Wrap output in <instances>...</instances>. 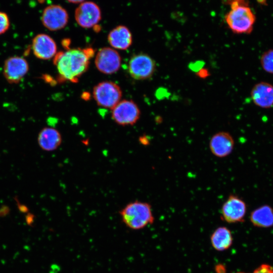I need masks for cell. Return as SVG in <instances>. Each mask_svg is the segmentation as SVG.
I'll return each instance as SVG.
<instances>
[{
	"label": "cell",
	"mask_w": 273,
	"mask_h": 273,
	"mask_svg": "<svg viewBox=\"0 0 273 273\" xmlns=\"http://www.w3.org/2000/svg\"><path fill=\"white\" fill-rule=\"evenodd\" d=\"M94 53L92 48L69 49L57 53L53 62L57 67L61 79L77 82L78 78L88 69L89 59Z\"/></svg>",
	"instance_id": "1"
},
{
	"label": "cell",
	"mask_w": 273,
	"mask_h": 273,
	"mask_svg": "<svg viewBox=\"0 0 273 273\" xmlns=\"http://www.w3.org/2000/svg\"><path fill=\"white\" fill-rule=\"evenodd\" d=\"M244 0H235L225 20L231 30L236 34H249L253 28L255 16Z\"/></svg>",
	"instance_id": "2"
},
{
	"label": "cell",
	"mask_w": 273,
	"mask_h": 273,
	"mask_svg": "<svg viewBox=\"0 0 273 273\" xmlns=\"http://www.w3.org/2000/svg\"><path fill=\"white\" fill-rule=\"evenodd\" d=\"M123 222L129 229L138 230L154 221L150 204L135 201L128 203L119 211Z\"/></svg>",
	"instance_id": "3"
},
{
	"label": "cell",
	"mask_w": 273,
	"mask_h": 273,
	"mask_svg": "<svg viewBox=\"0 0 273 273\" xmlns=\"http://www.w3.org/2000/svg\"><path fill=\"white\" fill-rule=\"evenodd\" d=\"M93 97L99 106L112 109L120 101L122 91L116 83L105 81L94 86Z\"/></svg>",
	"instance_id": "4"
},
{
	"label": "cell",
	"mask_w": 273,
	"mask_h": 273,
	"mask_svg": "<svg viewBox=\"0 0 273 273\" xmlns=\"http://www.w3.org/2000/svg\"><path fill=\"white\" fill-rule=\"evenodd\" d=\"M128 68L129 73L133 79L143 80L152 77L156 71V64L151 56L141 53L131 57Z\"/></svg>",
	"instance_id": "5"
},
{
	"label": "cell",
	"mask_w": 273,
	"mask_h": 273,
	"mask_svg": "<svg viewBox=\"0 0 273 273\" xmlns=\"http://www.w3.org/2000/svg\"><path fill=\"white\" fill-rule=\"evenodd\" d=\"M112 110V119L122 126L134 125L141 115L138 106L132 100L120 101Z\"/></svg>",
	"instance_id": "6"
},
{
	"label": "cell",
	"mask_w": 273,
	"mask_h": 273,
	"mask_svg": "<svg viewBox=\"0 0 273 273\" xmlns=\"http://www.w3.org/2000/svg\"><path fill=\"white\" fill-rule=\"evenodd\" d=\"M246 210L245 202L238 196L231 194L221 207L222 219L228 223L243 222Z\"/></svg>",
	"instance_id": "7"
},
{
	"label": "cell",
	"mask_w": 273,
	"mask_h": 273,
	"mask_svg": "<svg viewBox=\"0 0 273 273\" xmlns=\"http://www.w3.org/2000/svg\"><path fill=\"white\" fill-rule=\"evenodd\" d=\"M68 12L61 6L52 5L43 10L41 20L43 26L51 31H57L64 28L68 23Z\"/></svg>",
	"instance_id": "8"
},
{
	"label": "cell",
	"mask_w": 273,
	"mask_h": 273,
	"mask_svg": "<svg viewBox=\"0 0 273 273\" xmlns=\"http://www.w3.org/2000/svg\"><path fill=\"white\" fill-rule=\"evenodd\" d=\"M102 18L99 6L93 2H83L75 11V19L81 27L89 28L97 25Z\"/></svg>",
	"instance_id": "9"
},
{
	"label": "cell",
	"mask_w": 273,
	"mask_h": 273,
	"mask_svg": "<svg viewBox=\"0 0 273 273\" xmlns=\"http://www.w3.org/2000/svg\"><path fill=\"white\" fill-rule=\"evenodd\" d=\"M95 65L99 71L105 74L117 72L120 67L121 57L116 50L111 48H103L97 53Z\"/></svg>",
	"instance_id": "10"
},
{
	"label": "cell",
	"mask_w": 273,
	"mask_h": 273,
	"mask_svg": "<svg viewBox=\"0 0 273 273\" xmlns=\"http://www.w3.org/2000/svg\"><path fill=\"white\" fill-rule=\"evenodd\" d=\"M29 70L27 61L23 58L14 56L8 58L4 66V75L10 83H18Z\"/></svg>",
	"instance_id": "11"
},
{
	"label": "cell",
	"mask_w": 273,
	"mask_h": 273,
	"mask_svg": "<svg viewBox=\"0 0 273 273\" xmlns=\"http://www.w3.org/2000/svg\"><path fill=\"white\" fill-rule=\"evenodd\" d=\"M234 140L226 131H219L213 134L209 141V148L212 154L218 158L225 157L232 152Z\"/></svg>",
	"instance_id": "12"
},
{
	"label": "cell",
	"mask_w": 273,
	"mask_h": 273,
	"mask_svg": "<svg viewBox=\"0 0 273 273\" xmlns=\"http://www.w3.org/2000/svg\"><path fill=\"white\" fill-rule=\"evenodd\" d=\"M32 49L36 57L42 60H49L55 57L57 48L55 41L51 36L41 33L33 38Z\"/></svg>",
	"instance_id": "13"
},
{
	"label": "cell",
	"mask_w": 273,
	"mask_h": 273,
	"mask_svg": "<svg viewBox=\"0 0 273 273\" xmlns=\"http://www.w3.org/2000/svg\"><path fill=\"white\" fill-rule=\"evenodd\" d=\"M251 97L253 103L262 108L273 106V85L266 82H260L253 87Z\"/></svg>",
	"instance_id": "14"
},
{
	"label": "cell",
	"mask_w": 273,
	"mask_h": 273,
	"mask_svg": "<svg viewBox=\"0 0 273 273\" xmlns=\"http://www.w3.org/2000/svg\"><path fill=\"white\" fill-rule=\"evenodd\" d=\"M62 142V138L60 132L54 128L44 127L38 133V144L44 151L52 152L57 150Z\"/></svg>",
	"instance_id": "15"
},
{
	"label": "cell",
	"mask_w": 273,
	"mask_h": 273,
	"mask_svg": "<svg viewBox=\"0 0 273 273\" xmlns=\"http://www.w3.org/2000/svg\"><path fill=\"white\" fill-rule=\"evenodd\" d=\"M108 40L113 48L125 50L127 49L132 43V34L127 27L119 25L109 32Z\"/></svg>",
	"instance_id": "16"
},
{
	"label": "cell",
	"mask_w": 273,
	"mask_h": 273,
	"mask_svg": "<svg viewBox=\"0 0 273 273\" xmlns=\"http://www.w3.org/2000/svg\"><path fill=\"white\" fill-rule=\"evenodd\" d=\"M211 243L214 249L223 251L229 249L233 242V236L230 230L225 226L217 228L210 237Z\"/></svg>",
	"instance_id": "17"
},
{
	"label": "cell",
	"mask_w": 273,
	"mask_h": 273,
	"mask_svg": "<svg viewBox=\"0 0 273 273\" xmlns=\"http://www.w3.org/2000/svg\"><path fill=\"white\" fill-rule=\"evenodd\" d=\"M250 219L255 226L269 228L273 225V209L268 205H263L254 210Z\"/></svg>",
	"instance_id": "18"
},
{
	"label": "cell",
	"mask_w": 273,
	"mask_h": 273,
	"mask_svg": "<svg viewBox=\"0 0 273 273\" xmlns=\"http://www.w3.org/2000/svg\"><path fill=\"white\" fill-rule=\"evenodd\" d=\"M260 64L265 71L273 74V49L268 50L262 54Z\"/></svg>",
	"instance_id": "19"
},
{
	"label": "cell",
	"mask_w": 273,
	"mask_h": 273,
	"mask_svg": "<svg viewBox=\"0 0 273 273\" xmlns=\"http://www.w3.org/2000/svg\"><path fill=\"white\" fill-rule=\"evenodd\" d=\"M10 27V20L7 14L0 12V34L5 33Z\"/></svg>",
	"instance_id": "20"
},
{
	"label": "cell",
	"mask_w": 273,
	"mask_h": 273,
	"mask_svg": "<svg viewBox=\"0 0 273 273\" xmlns=\"http://www.w3.org/2000/svg\"><path fill=\"white\" fill-rule=\"evenodd\" d=\"M252 273H273V267L267 264H262L254 270Z\"/></svg>",
	"instance_id": "21"
},
{
	"label": "cell",
	"mask_w": 273,
	"mask_h": 273,
	"mask_svg": "<svg viewBox=\"0 0 273 273\" xmlns=\"http://www.w3.org/2000/svg\"><path fill=\"white\" fill-rule=\"evenodd\" d=\"M216 273H227L225 266L221 263H218L215 266Z\"/></svg>",
	"instance_id": "22"
},
{
	"label": "cell",
	"mask_w": 273,
	"mask_h": 273,
	"mask_svg": "<svg viewBox=\"0 0 273 273\" xmlns=\"http://www.w3.org/2000/svg\"><path fill=\"white\" fill-rule=\"evenodd\" d=\"M198 75L201 77H207L208 74V71L206 69H200L198 71Z\"/></svg>",
	"instance_id": "23"
},
{
	"label": "cell",
	"mask_w": 273,
	"mask_h": 273,
	"mask_svg": "<svg viewBox=\"0 0 273 273\" xmlns=\"http://www.w3.org/2000/svg\"><path fill=\"white\" fill-rule=\"evenodd\" d=\"M69 3H73V4H78V3H81L83 2H84L85 0H66Z\"/></svg>",
	"instance_id": "24"
}]
</instances>
